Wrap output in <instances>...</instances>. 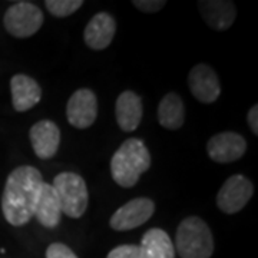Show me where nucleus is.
Instances as JSON below:
<instances>
[{"label": "nucleus", "mask_w": 258, "mask_h": 258, "mask_svg": "<svg viewBox=\"0 0 258 258\" xmlns=\"http://www.w3.org/2000/svg\"><path fill=\"white\" fill-rule=\"evenodd\" d=\"M42 184V174L35 166H19L10 172L2 197V211L10 225L23 227L32 220Z\"/></svg>", "instance_id": "f257e3e1"}, {"label": "nucleus", "mask_w": 258, "mask_h": 258, "mask_svg": "<svg viewBox=\"0 0 258 258\" xmlns=\"http://www.w3.org/2000/svg\"><path fill=\"white\" fill-rule=\"evenodd\" d=\"M151 166V155L145 144L137 138L126 139L111 159L113 181L122 188H132L139 176Z\"/></svg>", "instance_id": "f03ea898"}, {"label": "nucleus", "mask_w": 258, "mask_h": 258, "mask_svg": "<svg viewBox=\"0 0 258 258\" xmlns=\"http://www.w3.org/2000/svg\"><path fill=\"white\" fill-rule=\"evenodd\" d=\"M174 247L181 258H211L214 237L208 224L195 215L185 218L178 225Z\"/></svg>", "instance_id": "7ed1b4c3"}, {"label": "nucleus", "mask_w": 258, "mask_h": 258, "mask_svg": "<svg viewBox=\"0 0 258 258\" xmlns=\"http://www.w3.org/2000/svg\"><path fill=\"white\" fill-rule=\"evenodd\" d=\"M52 186L59 198L62 214L71 218L83 217L89 204V194L82 176L75 172H62L55 176Z\"/></svg>", "instance_id": "20e7f679"}, {"label": "nucleus", "mask_w": 258, "mask_h": 258, "mask_svg": "<svg viewBox=\"0 0 258 258\" xmlns=\"http://www.w3.org/2000/svg\"><path fill=\"white\" fill-rule=\"evenodd\" d=\"M5 28L12 36H33L43 25V12L30 2H19L5 13Z\"/></svg>", "instance_id": "39448f33"}, {"label": "nucleus", "mask_w": 258, "mask_h": 258, "mask_svg": "<svg viewBox=\"0 0 258 258\" xmlns=\"http://www.w3.org/2000/svg\"><path fill=\"white\" fill-rule=\"evenodd\" d=\"M155 212V204L149 198H135L123 204L112 214L109 225L115 231H129L138 228L149 221Z\"/></svg>", "instance_id": "423d86ee"}, {"label": "nucleus", "mask_w": 258, "mask_h": 258, "mask_svg": "<svg viewBox=\"0 0 258 258\" xmlns=\"http://www.w3.org/2000/svg\"><path fill=\"white\" fill-rule=\"evenodd\" d=\"M254 194V186L248 178L244 175L230 176L217 195V205L225 214L240 212L251 200Z\"/></svg>", "instance_id": "0eeeda50"}, {"label": "nucleus", "mask_w": 258, "mask_h": 258, "mask_svg": "<svg viewBox=\"0 0 258 258\" xmlns=\"http://www.w3.org/2000/svg\"><path fill=\"white\" fill-rule=\"evenodd\" d=\"M98 116V99L91 89H78L69 98L66 106V118L78 129L92 126Z\"/></svg>", "instance_id": "6e6552de"}, {"label": "nucleus", "mask_w": 258, "mask_h": 258, "mask_svg": "<svg viewBox=\"0 0 258 258\" xmlns=\"http://www.w3.org/2000/svg\"><path fill=\"white\" fill-rule=\"evenodd\" d=\"M247 141L237 132H221L214 135L207 144V152L214 162L230 164L244 157Z\"/></svg>", "instance_id": "1a4fd4ad"}, {"label": "nucleus", "mask_w": 258, "mask_h": 258, "mask_svg": "<svg viewBox=\"0 0 258 258\" xmlns=\"http://www.w3.org/2000/svg\"><path fill=\"white\" fill-rule=\"evenodd\" d=\"M189 91L197 101L203 103H212L221 95V85L218 75L211 66L205 63L195 64L188 75Z\"/></svg>", "instance_id": "9d476101"}, {"label": "nucleus", "mask_w": 258, "mask_h": 258, "mask_svg": "<svg viewBox=\"0 0 258 258\" xmlns=\"http://www.w3.org/2000/svg\"><path fill=\"white\" fill-rule=\"evenodd\" d=\"M29 138L37 158L50 159L55 157L59 149L60 131L52 120H39L29 131Z\"/></svg>", "instance_id": "9b49d317"}, {"label": "nucleus", "mask_w": 258, "mask_h": 258, "mask_svg": "<svg viewBox=\"0 0 258 258\" xmlns=\"http://www.w3.org/2000/svg\"><path fill=\"white\" fill-rule=\"evenodd\" d=\"M33 215L36 217L39 224L45 228H55L59 225L60 217H62V208H60V203L56 195L55 188L50 184L43 182L40 185L36 203H35Z\"/></svg>", "instance_id": "f8f14e48"}, {"label": "nucleus", "mask_w": 258, "mask_h": 258, "mask_svg": "<svg viewBox=\"0 0 258 258\" xmlns=\"http://www.w3.org/2000/svg\"><path fill=\"white\" fill-rule=\"evenodd\" d=\"M116 32V22L109 13L95 15L85 28V43L93 50H103L111 45Z\"/></svg>", "instance_id": "ddd939ff"}, {"label": "nucleus", "mask_w": 258, "mask_h": 258, "mask_svg": "<svg viewBox=\"0 0 258 258\" xmlns=\"http://www.w3.org/2000/svg\"><path fill=\"white\" fill-rule=\"evenodd\" d=\"M12 103L18 112H26L40 102L42 88L28 75L18 74L10 79Z\"/></svg>", "instance_id": "4468645a"}, {"label": "nucleus", "mask_w": 258, "mask_h": 258, "mask_svg": "<svg viewBox=\"0 0 258 258\" xmlns=\"http://www.w3.org/2000/svg\"><path fill=\"white\" fill-rule=\"evenodd\" d=\"M200 12L205 23L214 30L224 32L234 23L237 9L232 2L225 0H201L198 2Z\"/></svg>", "instance_id": "2eb2a0df"}, {"label": "nucleus", "mask_w": 258, "mask_h": 258, "mask_svg": "<svg viewBox=\"0 0 258 258\" xmlns=\"http://www.w3.org/2000/svg\"><path fill=\"white\" fill-rule=\"evenodd\" d=\"M142 101L134 91H125L118 96L115 116L122 131L132 132L138 128L142 119Z\"/></svg>", "instance_id": "dca6fc26"}, {"label": "nucleus", "mask_w": 258, "mask_h": 258, "mask_svg": "<svg viewBox=\"0 0 258 258\" xmlns=\"http://www.w3.org/2000/svg\"><path fill=\"white\" fill-rule=\"evenodd\" d=\"M142 258H175V247L169 235L161 228L148 230L141 241Z\"/></svg>", "instance_id": "f3484780"}, {"label": "nucleus", "mask_w": 258, "mask_h": 258, "mask_svg": "<svg viewBox=\"0 0 258 258\" xmlns=\"http://www.w3.org/2000/svg\"><path fill=\"white\" fill-rule=\"evenodd\" d=\"M185 108L179 95L166 93L158 105V122L161 126L171 131H176L184 125Z\"/></svg>", "instance_id": "a211bd4d"}, {"label": "nucleus", "mask_w": 258, "mask_h": 258, "mask_svg": "<svg viewBox=\"0 0 258 258\" xmlns=\"http://www.w3.org/2000/svg\"><path fill=\"white\" fill-rule=\"evenodd\" d=\"M83 6L82 0H47V12L55 18H68Z\"/></svg>", "instance_id": "6ab92c4d"}, {"label": "nucleus", "mask_w": 258, "mask_h": 258, "mask_svg": "<svg viewBox=\"0 0 258 258\" xmlns=\"http://www.w3.org/2000/svg\"><path fill=\"white\" fill-rule=\"evenodd\" d=\"M106 258H142V252L139 245L125 244L111 249Z\"/></svg>", "instance_id": "aec40b11"}, {"label": "nucleus", "mask_w": 258, "mask_h": 258, "mask_svg": "<svg viewBox=\"0 0 258 258\" xmlns=\"http://www.w3.org/2000/svg\"><path fill=\"white\" fill-rule=\"evenodd\" d=\"M46 258H78V255L62 242H53L47 247Z\"/></svg>", "instance_id": "412c9836"}, {"label": "nucleus", "mask_w": 258, "mask_h": 258, "mask_svg": "<svg viewBox=\"0 0 258 258\" xmlns=\"http://www.w3.org/2000/svg\"><path fill=\"white\" fill-rule=\"evenodd\" d=\"M132 5L141 12L145 13H155L158 10H161L166 5L164 0H134Z\"/></svg>", "instance_id": "4be33fe9"}, {"label": "nucleus", "mask_w": 258, "mask_h": 258, "mask_svg": "<svg viewBox=\"0 0 258 258\" xmlns=\"http://www.w3.org/2000/svg\"><path fill=\"white\" fill-rule=\"evenodd\" d=\"M248 125L254 135H258V106L254 105L248 111Z\"/></svg>", "instance_id": "5701e85b"}]
</instances>
